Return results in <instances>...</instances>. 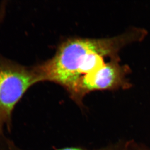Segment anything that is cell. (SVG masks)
Segmentation results:
<instances>
[{
	"instance_id": "1",
	"label": "cell",
	"mask_w": 150,
	"mask_h": 150,
	"mask_svg": "<svg viewBox=\"0 0 150 150\" xmlns=\"http://www.w3.org/2000/svg\"><path fill=\"white\" fill-rule=\"evenodd\" d=\"M144 38L142 29L133 28L108 38H68L60 44L52 58L41 63L45 81L60 85L69 95L81 78L105 63V57H119L123 47Z\"/></svg>"
},
{
	"instance_id": "2",
	"label": "cell",
	"mask_w": 150,
	"mask_h": 150,
	"mask_svg": "<svg viewBox=\"0 0 150 150\" xmlns=\"http://www.w3.org/2000/svg\"><path fill=\"white\" fill-rule=\"evenodd\" d=\"M45 81L41 64L26 66L0 54V141L3 129H11L13 111L28 89Z\"/></svg>"
},
{
	"instance_id": "3",
	"label": "cell",
	"mask_w": 150,
	"mask_h": 150,
	"mask_svg": "<svg viewBox=\"0 0 150 150\" xmlns=\"http://www.w3.org/2000/svg\"><path fill=\"white\" fill-rule=\"evenodd\" d=\"M119 57L112 58L102 67L80 80L69 95L70 98L80 108L86 95L94 91H112L127 89L131 86L126 78L130 69L121 65Z\"/></svg>"
},
{
	"instance_id": "4",
	"label": "cell",
	"mask_w": 150,
	"mask_h": 150,
	"mask_svg": "<svg viewBox=\"0 0 150 150\" xmlns=\"http://www.w3.org/2000/svg\"><path fill=\"white\" fill-rule=\"evenodd\" d=\"M123 142H120L115 144L110 145L105 147L100 148L97 150H122L123 145ZM9 150H22L15 147L14 145L11 143H9ZM57 150H89L81 147H66L62 149H57Z\"/></svg>"
},
{
	"instance_id": "5",
	"label": "cell",
	"mask_w": 150,
	"mask_h": 150,
	"mask_svg": "<svg viewBox=\"0 0 150 150\" xmlns=\"http://www.w3.org/2000/svg\"><path fill=\"white\" fill-rule=\"evenodd\" d=\"M122 150H150L142 144L133 140L125 142Z\"/></svg>"
}]
</instances>
